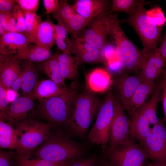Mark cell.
<instances>
[{
    "instance_id": "cell-1",
    "label": "cell",
    "mask_w": 166,
    "mask_h": 166,
    "mask_svg": "<svg viewBox=\"0 0 166 166\" xmlns=\"http://www.w3.org/2000/svg\"><path fill=\"white\" fill-rule=\"evenodd\" d=\"M109 34L115 45V53L121 65L130 71L141 70L148 57L127 38L121 27L117 14L103 16Z\"/></svg>"
},
{
    "instance_id": "cell-2",
    "label": "cell",
    "mask_w": 166,
    "mask_h": 166,
    "mask_svg": "<svg viewBox=\"0 0 166 166\" xmlns=\"http://www.w3.org/2000/svg\"><path fill=\"white\" fill-rule=\"evenodd\" d=\"M87 148L83 144L60 132L50 134L31 153L35 157L55 163L71 162L83 157Z\"/></svg>"
},
{
    "instance_id": "cell-3",
    "label": "cell",
    "mask_w": 166,
    "mask_h": 166,
    "mask_svg": "<svg viewBox=\"0 0 166 166\" xmlns=\"http://www.w3.org/2000/svg\"><path fill=\"white\" fill-rule=\"evenodd\" d=\"M76 90H68L62 95L38 101V116L52 127L66 128L72 114L78 95Z\"/></svg>"
},
{
    "instance_id": "cell-4",
    "label": "cell",
    "mask_w": 166,
    "mask_h": 166,
    "mask_svg": "<svg viewBox=\"0 0 166 166\" xmlns=\"http://www.w3.org/2000/svg\"><path fill=\"white\" fill-rule=\"evenodd\" d=\"M102 104L92 92L85 91L78 94L66 128L70 135L79 138L86 137L92 121Z\"/></svg>"
},
{
    "instance_id": "cell-5",
    "label": "cell",
    "mask_w": 166,
    "mask_h": 166,
    "mask_svg": "<svg viewBox=\"0 0 166 166\" xmlns=\"http://www.w3.org/2000/svg\"><path fill=\"white\" fill-rule=\"evenodd\" d=\"M147 11L144 6H140L120 22L127 23L135 30L141 41L142 50L148 56L157 48L164 26L158 25Z\"/></svg>"
},
{
    "instance_id": "cell-6",
    "label": "cell",
    "mask_w": 166,
    "mask_h": 166,
    "mask_svg": "<svg viewBox=\"0 0 166 166\" xmlns=\"http://www.w3.org/2000/svg\"><path fill=\"white\" fill-rule=\"evenodd\" d=\"M18 144L16 153H32L45 141L50 134L52 125L48 123L26 119L15 125Z\"/></svg>"
},
{
    "instance_id": "cell-7",
    "label": "cell",
    "mask_w": 166,
    "mask_h": 166,
    "mask_svg": "<svg viewBox=\"0 0 166 166\" xmlns=\"http://www.w3.org/2000/svg\"><path fill=\"white\" fill-rule=\"evenodd\" d=\"M115 98L109 91L86 137L90 143L100 145L102 150L107 148L109 141V131L113 115Z\"/></svg>"
},
{
    "instance_id": "cell-8",
    "label": "cell",
    "mask_w": 166,
    "mask_h": 166,
    "mask_svg": "<svg viewBox=\"0 0 166 166\" xmlns=\"http://www.w3.org/2000/svg\"><path fill=\"white\" fill-rule=\"evenodd\" d=\"M112 166H144L148 156L144 148L135 142L119 145L111 151L102 150Z\"/></svg>"
},
{
    "instance_id": "cell-9",
    "label": "cell",
    "mask_w": 166,
    "mask_h": 166,
    "mask_svg": "<svg viewBox=\"0 0 166 166\" xmlns=\"http://www.w3.org/2000/svg\"><path fill=\"white\" fill-rule=\"evenodd\" d=\"M130 124L119 98H115L113 115L109 131V141L106 149L111 151L119 145L136 141L130 135Z\"/></svg>"
},
{
    "instance_id": "cell-10",
    "label": "cell",
    "mask_w": 166,
    "mask_h": 166,
    "mask_svg": "<svg viewBox=\"0 0 166 166\" xmlns=\"http://www.w3.org/2000/svg\"><path fill=\"white\" fill-rule=\"evenodd\" d=\"M164 119H159L148 136L140 145L153 163H166V126Z\"/></svg>"
},
{
    "instance_id": "cell-11",
    "label": "cell",
    "mask_w": 166,
    "mask_h": 166,
    "mask_svg": "<svg viewBox=\"0 0 166 166\" xmlns=\"http://www.w3.org/2000/svg\"><path fill=\"white\" fill-rule=\"evenodd\" d=\"M66 41L68 51L74 54L79 65L98 63L103 61L101 51L79 37L72 36Z\"/></svg>"
},
{
    "instance_id": "cell-12",
    "label": "cell",
    "mask_w": 166,
    "mask_h": 166,
    "mask_svg": "<svg viewBox=\"0 0 166 166\" xmlns=\"http://www.w3.org/2000/svg\"><path fill=\"white\" fill-rule=\"evenodd\" d=\"M34 99L31 93L19 97L8 106L5 112L0 114V120L14 125L28 118L29 112L34 107Z\"/></svg>"
},
{
    "instance_id": "cell-13",
    "label": "cell",
    "mask_w": 166,
    "mask_h": 166,
    "mask_svg": "<svg viewBox=\"0 0 166 166\" xmlns=\"http://www.w3.org/2000/svg\"><path fill=\"white\" fill-rule=\"evenodd\" d=\"M105 15L93 19L78 36L101 51L107 44L109 35L107 27L103 19Z\"/></svg>"
},
{
    "instance_id": "cell-14",
    "label": "cell",
    "mask_w": 166,
    "mask_h": 166,
    "mask_svg": "<svg viewBox=\"0 0 166 166\" xmlns=\"http://www.w3.org/2000/svg\"><path fill=\"white\" fill-rule=\"evenodd\" d=\"M20 60L15 54L0 55V84L10 88L22 71Z\"/></svg>"
},
{
    "instance_id": "cell-15",
    "label": "cell",
    "mask_w": 166,
    "mask_h": 166,
    "mask_svg": "<svg viewBox=\"0 0 166 166\" xmlns=\"http://www.w3.org/2000/svg\"><path fill=\"white\" fill-rule=\"evenodd\" d=\"M111 4L106 0H76L72 6L77 13L93 20L109 13Z\"/></svg>"
},
{
    "instance_id": "cell-16",
    "label": "cell",
    "mask_w": 166,
    "mask_h": 166,
    "mask_svg": "<svg viewBox=\"0 0 166 166\" xmlns=\"http://www.w3.org/2000/svg\"><path fill=\"white\" fill-rule=\"evenodd\" d=\"M143 81L140 74L134 75H123L116 81L120 102L126 111L130 100L138 86Z\"/></svg>"
},
{
    "instance_id": "cell-17",
    "label": "cell",
    "mask_w": 166,
    "mask_h": 166,
    "mask_svg": "<svg viewBox=\"0 0 166 166\" xmlns=\"http://www.w3.org/2000/svg\"><path fill=\"white\" fill-rule=\"evenodd\" d=\"M156 85L154 81H143L133 94L126 111L131 120L140 112L147 102L149 96L153 93Z\"/></svg>"
},
{
    "instance_id": "cell-18",
    "label": "cell",
    "mask_w": 166,
    "mask_h": 166,
    "mask_svg": "<svg viewBox=\"0 0 166 166\" xmlns=\"http://www.w3.org/2000/svg\"><path fill=\"white\" fill-rule=\"evenodd\" d=\"M31 43L25 34L17 32L6 33L0 38V54L14 55Z\"/></svg>"
},
{
    "instance_id": "cell-19",
    "label": "cell",
    "mask_w": 166,
    "mask_h": 166,
    "mask_svg": "<svg viewBox=\"0 0 166 166\" xmlns=\"http://www.w3.org/2000/svg\"><path fill=\"white\" fill-rule=\"evenodd\" d=\"M165 62L157 48L149 55L141 69L143 81H154L162 73Z\"/></svg>"
},
{
    "instance_id": "cell-20",
    "label": "cell",
    "mask_w": 166,
    "mask_h": 166,
    "mask_svg": "<svg viewBox=\"0 0 166 166\" xmlns=\"http://www.w3.org/2000/svg\"><path fill=\"white\" fill-rule=\"evenodd\" d=\"M55 24L47 20L41 22L35 34L32 43L50 50L55 43Z\"/></svg>"
},
{
    "instance_id": "cell-21",
    "label": "cell",
    "mask_w": 166,
    "mask_h": 166,
    "mask_svg": "<svg viewBox=\"0 0 166 166\" xmlns=\"http://www.w3.org/2000/svg\"><path fill=\"white\" fill-rule=\"evenodd\" d=\"M86 81L88 88L92 92L102 93L110 87L112 80L108 71L102 68H97L88 74Z\"/></svg>"
},
{
    "instance_id": "cell-22",
    "label": "cell",
    "mask_w": 166,
    "mask_h": 166,
    "mask_svg": "<svg viewBox=\"0 0 166 166\" xmlns=\"http://www.w3.org/2000/svg\"><path fill=\"white\" fill-rule=\"evenodd\" d=\"M65 90L50 79H43L37 82L31 93L34 99L40 101L65 93Z\"/></svg>"
},
{
    "instance_id": "cell-23",
    "label": "cell",
    "mask_w": 166,
    "mask_h": 166,
    "mask_svg": "<svg viewBox=\"0 0 166 166\" xmlns=\"http://www.w3.org/2000/svg\"><path fill=\"white\" fill-rule=\"evenodd\" d=\"M59 53H55L46 61L40 63L39 69L43 71L50 79L64 89L67 90L65 80L61 74L58 61Z\"/></svg>"
},
{
    "instance_id": "cell-24",
    "label": "cell",
    "mask_w": 166,
    "mask_h": 166,
    "mask_svg": "<svg viewBox=\"0 0 166 166\" xmlns=\"http://www.w3.org/2000/svg\"><path fill=\"white\" fill-rule=\"evenodd\" d=\"M15 55L20 60L41 63L49 59L52 54L50 50L30 44L19 50Z\"/></svg>"
},
{
    "instance_id": "cell-25",
    "label": "cell",
    "mask_w": 166,
    "mask_h": 166,
    "mask_svg": "<svg viewBox=\"0 0 166 166\" xmlns=\"http://www.w3.org/2000/svg\"><path fill=\"white\" fill-rule=\"evenodd\" d=\"M148 119L139 112L131 120L130 126L131 137L140 144L148 136L151 131Z\"/></svg>"
},
{
    "instance_id": "cell-26",
    "label": "cell",
    "mask_w": 166,
    "mask_h": 166,
    "mask_svg": "<svg viewBox=\"0 0 166 166\" xmlns=\"http://www.w3.org/2000/svg\"><path fill=\"white\" fill-rule=\"evenodd\" d=\"M161 80L156 83L155 89L150 99L143 105L140 112L149 120L153 125L158 122L156 114L157 105L161 99Z\"/></svg>"
},
{
    "instance_id": "cell-27",
    "label": "cell",
    "mask_w": 166,
    "mask_h": 166,
    "mask_svg": "<svg viewBox=\"0 0 166 166\" xmlns=\"http://www.w3.org/2000/svg\"><path fill=\"white\" fill-rule=\"evenodd\" d=\"M18 135L15 128L10 123L0 120V148L17 150Z\"/></svg>"
},
{
    "instance_id": "cell-28",
    "label": "cell",
    "mask_w": 166,
    "mask_h": 166,
    "mask_svg": "<svg viewBox=\"0 0 166 166\" xmlns=\"http://www.w3.org/2000/svg\"><path fill=\"white\" fill-rule=\"evenodd\" d=\"M58 61L61 74L65 80H73L77 77L79 65L71 53L68 52L60 54Z\"/></svg>"
},
{
    "instance_id": "cell-29",
    "label": "cell",
    "mask_w": 166,
    "mask_h": 166,
    "mask_svg": "<svg viewBox=\"0 0 166 166\" xmlns=\"http://www.w3.org/2000/svg\"><path fill=\"white\" fill-rule=\"evenodd\" d=\"M16 166H67L71 162L55 163L33 156L31 153H16Z\"/></svg>"
},
{
    "instance_id": "cell-30",
    "label": "cell",
    "mask_w": 166,
    "mask_h": 166,
    "mask_svg": "<svg viewBox=\"0 0 166 166\" xmlns=\"http://www.w3.org/2000/svg\"><path fill=\"white\" fill-rule=\"evenodd\" d=\"M23 61V60H22ZM23 71L21 89L24 94L31 93L37 83V76L32 62L23 61L21 65Z\"/></svg>"
},
{
    "instance_id": "cell-31",
    "label": "cell",
    "mask_w": 166,
    "mask_h": 166,
    "mask_svg": "<svg viewBox=\"0 0 166 166\" xmlns=\"http://www.w3.org/2000/svg\"><path fill=\"white\" fill-rule=\"evenodd\" d=\"M148 3L144 0H113L111 3L109 13L121 12L129 15L138 7L144 6Z\"/></svg>"
},
{
    "instance_id": "cell-32",
    "label": "cell",
    "mask_w": 166,
    "mask_h": 166,
    "mask_svg": "<svg viewBox=\"0 0 166 166\" xmlns=\"http://www.w3.org/2000/svg\"><path fill=\"white\" fill-rule=\"evenodd\" d=\"M92 20L76 13L65 27L72 36L78 37Z\"/></svg>"
},
{
    "instance_id": "cell-33",
    "label": "cell",
    "mask_w": 166,
    "mask_h": 166,
    "mask_svg": "<svg viewBox=\"0 0 166 166\" xmlns=\"http://www.w3.org/2000/svg\"><path fill=\"white\" fill-rule=\"evenodd\" d=\"M76 13L72 6L69 5L67 1L59 0V8L52 16L57 21L58 24L65 27Z\"/></svg>"
},
{
    "instance_id": "cell-34",
    "label": "cell",
    "mask_w": 166,
    "mask_h": 166,
    "mask_svg": "<svg viewBox=\"0 0 166 166\" xmlns=\"http://www.w3.org/2000/svg\"><path fill=\"white\" fill-rule=\"evenodd\" d=\"M24 13L26 26L25 35L32 43L36 30L42 21L40 17L36 13L27 12Z\"/></svg>"
},
{
    "instance_id": "cell-35",
    "label": "cell",
    "mask_w": 166,
    "mask_h": 166,
    "mask_svg": "<svg viewBox=\"0 0 166 166\" xmlns=\"http://www.w3.org/2000/svg\"><path fill=\"white\" fill-rule=\"evenodd\" d=\"M13 13L16 21L15 29L16 32L25 35L26 26L24 11L17 4Z\"/></svg>"
},
{
    "instance_id": "cell-36",
    "label": "cell",
    "mask_w": 166,
    "mask_h": 166,
    "mask_svg": "<svg viewBox=\"0 0 166 166\" xmlns=\"http://www.w3.org/2000/svg\"><path fill=\"white\" fill-rule=\"evenodd\" d=\"M147 13L156 24L160 26H164L166 24V18L162 9L158 6L147 9Z\"/></svg>"
},
{
    "instance_id": "cell-37",
    "label": "cell",
    "mask_w": 166,
    "mask_h": 166,
    "mask_svg": "<svg viewBox=\"0 0 166 166\" xmlns=\"http://www.w3.org/2000/svg\"><path fill=\"white\" fill-rule=\"evenodd\" d=\"M19 7L24 12L36 13L39 7V0H15Z\"/></svg>"
},
{
    "instance_id": "cell-38",
    "label": "cell",
    "mask_w": 166,
    "mask_h": 166,
    "mask_svg": "<svg viewBox=\"0 0 166 166\" xmlns=\"http://www.w3.org/2000/svg\"><path fill=\"white\" fill-rule=\"evenodd\" d=\"M99 157L93 154L74 160L67 166H97Z\"/></svg>"
},
{
    "instance_id": "cell-39",
    "label": "cell",
    "mask_w": 166,
    "mask_h": 166,
    "mask_svg": "<svg viewBox=\"0 0 166 166\" xmlns=\"http://www.w3.org/2000/svg\"><path fill=\"white\" fill-rule=\"evenodd\" d=\"M164 68L163 69L162 76L161 80V99L163 111L164 115V119L166 121V64L164 65Z\"/></svg>"
},
{
    "instance_id": "cell-40",
    "label": "cell",
    "mask_w": 166,
    "mask_h": 166,
    "mask_svg": "<svg viewBox=\"0 0 166 166\" xmlns=\"http://www.w3.org/2000/svg\"><path fill=\"white\" fill-rule=\"evenodd\" d=\"M43 3L45 9V14L55 13L59 6V0H43Z\"/></svg>"
},
{
    "instance_id": "cell-41",
    "label": "cell",
    "mask_w": 166,
    "mask_h": 166,
    "mask_svg": "<svg viewBox=\"0 0 166 166\" xmlns=\"http://www.w3.org/2000/svg\"><path fill=\"white\" fill-rule=\"evenodd\" d=\"M6 89L0 84V114L3 113L6 111L9 103L6 94Z\"/></svg>"
},
{
    "instance_id": "cell-42",
    "label": "cell",
    "mask_w": 166,
    "mask_h": 166,
    "mask_svg": "<svg viewBox=\"0 0 166 166\" xmlns=\"http://www.w3.org/2000/svg\"><path fill=\"white\" fill-rule=\"evenodd\" d=\"M17 5L15 0H0V12H13Z\"/></svg>"
},
{
    "instance_id": "cell-43",
    "label": "cell",
    "mask_w": 166,
    "mask_h": 166,
    "mask_svg": "<svg viewBox=\"0 0 166 166\" xmlns=\"http://www.w3.org/2000/svg\"><path fill=\"white\" fill-rule=\"evenodd\" d=\"M0 166H14L13 156L10 152L0 150Z\"/></svg>"
},
{
    "instance_id": "cell-44",
    "label": "cell",
    "mask_w": 166,
    "mask_h": 166,
    "mask_svg": "<svg viewBox=\"0 0 166 166\" xmlns=\"http://www.w3.org/2000/svg\"><path fill=\"white\" fill-rule=\"evenodd\" d=\"M56 37L65 40L66 39L67 32L66 28L63 25L58 24H55Z\"/></svg>"
},
{
    "instance_id": "cell-45",
    "label": "cell",
    "mask_w": 166,
    "mask_h": 166,
    "mask_svg": "<svg viewBox=\"0 0 166 166\" xmlns=\"http://www.w3.org/2000/svg\"><path fill=\"white\" fill-rule=\"evenodd\" d=\"M6 93L9 103H12L19 97V94L17 91L11 88L6 89Z\"/></svg>"
},
{
    "instance_id": "cell-46",
    "label": "cell",
    "mask_w": 166,
    "mask_h": 166,
    "mask_svg": "<svg viewBox=\"0 0 166 166\" xmlns=\"http://www.w3.org/2000/svg\"><path fill=\"white\" fill-rule=\"evenodd\" d=\"M23 71H22L17 78L15 80L11 87L13 89L17 91L21 88L23 81Z\"/></svg>"
},
{
    "instance_id": "cell-47",
    "label": "cell",
    "mask_w": 166,
    "mask_h": 166,
    "mask_svg": "<svg viewBox=\"0 0 166 166\" xmlns=\"http://www.w3.org/2000/svg\"><path fill=\"white\" fill-rule=\"evenodd\" d=\"M160 53L166 62V27L165 34L161 46L158 48Z\"/></svg>"
},
{
    "instance_id": "cell-48",
    "label": "cell",
    "mask_w": 166,
    "mask_h": 166,
    "mask_svg": "<svg viewBox=\"0 0 166 166\" xmlns=\"http://www.w3.org/2000/svg\"><path fill=\"white\" fill-rule=\"evenodd\" d=\"M0 24L7 32H9L8 25L5 13L0 12Z\"/></svg>"
},
{
    "instance_id": "cell-49",
    "label": "cell",
    "mask_w": 166,
    "mask_h": 166,
    "mask_svg": "<svg viewBox=\"0 0 166 166\" xmlns=\"http://www.w3.org/2000/svg\"><path fill=\"white\" fill-rule=\"evenodd\" d=\"M97 166H112L105 156L102 155L99 157Z\"/></svg>"
},
{
    "instance_id": "cell-50",
    "label": "cell",
    "mask_w": 166,
    "mask_h": 166,
    "mask_svg": "<svg viewBox=\"0 0 166 166\" xmlns=\"http://www.w3.org/2000/svg\"><path fill=\"white\" fill-rule=\"evenodd\" d=\"M7 32L6 31L3 27L0 24V37L4 35Z\"/></svg>"
},
{
    "instance_id": "cell-51",
    "label": "cell",
    "mask_w": 166,
    "mask_h": 166,
    "mask_svg": "<svg viewBox=\"0 0 166 166\" xmlns=\"http://www.w3.org/2000/svg\"><path fill=\"white\" fill-rule=\"evenodd\" d=\"M154 166H166V163L163 164H159L155 163H153Z\"/></svg>"
},
{
    "instance_id": "cell-52",
    "label": "cell",
    "mask_w": 166,
    "mask_h": 166,
    "mask_svg": "<svg viewBox=\"0 0 166 166\" xmlns=\"http://www.w3.org/2000/svg\"><path fill=\"white\" fill-rule=\"evenodd\" d=\"M146 166H151V164H149V165H147Z\"/></svg>"
}]
</instances>
